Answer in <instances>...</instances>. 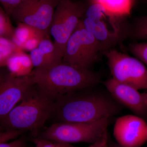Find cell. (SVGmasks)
<instances>
[{
  "label": "cell",
  "mask_w": 147,
  "mask_h": 147,
  "mask_svg": "<svg viewBox=\"0 0 147 147\" xmlns=\"http://www.w3.org/2000/svg\"><path fill=\"white\" fill-rule=\"evenodd\" d=\"M98 85L59 98L55 101L52 116L56 118L57 122L88 123L111 118L121 113L123 106L106 88Z\"/></svg>",
  "instance_id": "cell-1"
},
{
  "label": "cell",
  "mask_w": 147,
  "mask_h": 147,
  "mask_svg": "<svg viewBox=\"0 0 147 147\" xmlns=\"http://www.w3.org/2000/svg\"><path fill=\"white\" fill-rule=\"evenodd\" d=\"M32 81L51 99L71 92L97 86L101 77L97 73L61 62L44 68H35L30 74Z\"/></svg>",
  "instance_id": "cell-2"
},
{
  "label": "cell",
  "mask_w": 147,
  "mask_h": 147,
  "mask_svg": "<svg viewBox=\"0 0 147 147\" xmlns=\"http://www.w3.org/2000/svg\"><path fill=\"white\" fill-rule=\"evenodd\" d=\"M55 102L34 84L1 123L7 131H30L36 137L52 117Z\"/></svg>",
  "instance_id": "cell-3"
},
{
  "label": "cell",
  "mask_w": 147,
  "mask_h": 147,
  "mask_svg": "<svg viewBox=\"0 0 147 147\" xmlns=\"http://www.w3.org/2000/svg\"><path fill=\"white\" fill-rule=\"evenodd\" d=\"M126 17L110 13L100 4L92 1L86 7L82 22L96 40L100 52L104 53L129 35L130 26Z\"/></svg>",
  "instance_id": "cell-4"
},
{
  "label": "cell",
  "mask_w": 147,
  "mask_h": 147,
  "mask_svg": "<svg viewBox=\"0 0 147 147\" xmlns=\"http://www.w3.org/2000/svg\"><path fill=\"white\" fill-rule=\"evenodd\" d=\"M110 118L88 123L57 122L38 137L50 141L71 144H92L100 140L108 130Z\"/></svg>",
  "instance_id": "cell-5"
},
{
  "label": "cell",
  "mask_w": 147,
  "mask_h": 147,
  "mask_svg": "<svg viewBox=\"0 0 147 147\" xmlns=\"http://www.w3.org/2000/svg\"><path fill=\"white\" fill-rule=\"evenodd\" d=\"M86 7L83 3L72 0H60L56 7L50 33L63 59L67 43L82 20Z\"/></svg>",
  "instance_id": "cell-6"
},
{
  "label": "cell",
  "mask_w": 147,
  "mask_h": 147,
  "mask_svg": "<svg viewBox=\"0 0 147 147\" xmlns=\"http://www.w3.org/2000/svg\"><path fill=\"white\" fill-rule=\"evenodd\" d=\"M112 78L138 90H147V69L138 59L115 49L104 52Z\"/></svg>",
  "instance_id": "cell-7"
},
{
  "label": "cell",
  "mask_w": 147,
  "mask_h": 147,
  "mask_svg": "<svg viewBox=\"0 0 147 147\" xmlns=\"http://www.w3.org/2000/svg\"><path fill=\"white\" fill-rule=\"evenodd\" d=\"M99 52L98 43L92 35L84 28L81 20L67 43L62 61L90 69L97 59Z\"/></svg>",
  "instance_id": "cell-8"
},
{
  "label": "cell",
  "mask_w": 147,
  "mask_h": 147,
  "mask_svg": "<svg viewBox=\"0 0 147 147\" xmlns=\"http://www.w3.org/2000/svg\"><path fill=\"white\" fill-rule=\"evenodd\" d=\"M0 122L19 102L33 85L30 74L16 76L8 69L0 68Z\"/></svg>",
  "instance_id": "cell-9"
},
{
  "label": "cell",
  "mask_w": 147,
  "mask_h": 147,
  "mask_svg": "<svg viewBox=\"0 0 147 147\" xmlns=\"http://www.w3.org/2000/svg\"><path fill=\"white\" fill-rule=\"evenodd\" d=\"M60 0H33L12 17L48 35L56 7Z\"/></svg>",
  "instance_id": "cell-10"
},
{
  "label": "cell",
  "mask_w": 147,
  "mask_h": 147,
  "mask_svg": "<svg viewBox=\"0 0 147 147\" xmlns=\"http://www.w3.org/2000/svg\"><path fill=\"white\" fill-rule=\"evenodd\" d=\"M113 134L120 146L140 147L147 141V124L136 115L122 116L116 120Z\"/></svg>",
  "instance_id": "cell-11"
},
{
  "label": "cell",
  "mask_w": 147,
  "mask_h": 147,
  "mask_svg": "<svg viewBox=\"0 0 147 147\" xmlns=\"http://www.w3.org/2000/svg\"><path fill=\"white\" fill-rule=\"evenodd\" d=\"M104 86L114 98L123 107L128 108L136 115L142 118L147 116V107L139 90L112 78L105 81Z\"/></svg>",
  "instance_id": "cell-12"
},
{
  "label": "cell",
  "mask_w": 147,
  "mask_h": 147,
  "mask_svg": "<svg viewBox=\"0 0 147 147\" xmlns=\"http://www.w3.org/2000/svg\"><path fill=\"white\" fill-rule=\"evenodd\" d=\"M5 65L9 71L16 76L29 75L33 67L30 55L24 53L20 48L9 58Z\"/></svg>",
  "instance_id": "cell-13"
},
{
  "label": "cell",
  "mask_w": 147,
  "mask_h": 147,
  "mask_svg": "<svg viewBox=\"0 0 147 147\" xmlns=\"http://www.w3.org/2000/svg\"><path fill=\"white\" fill-rule=\"evenodd\" d=\"M35 36L48 37L49 35L39 30L24 23H18L15 28L11 41L15 45L22 49L25 42Z\"/></svg>",
  "instance_id": "cell-14"
},
{
  "label": "cell",
  "mask_w": 147,
  "mask_h": 147,
  "mask_svg": "<svg viewBox=\"0 0 147 147\" xmlns=\"http://www.w3.org/2000/svg\"><path fill=\"white\" fill-rule=\"evenodd\" d=\"M104 7L110 13L127 16L131 13L134 0H92Z\"/></svg>",
  "instance_id": "cell-15"
},
{
  "label": "cell",
  "mask_w": 147,
  "mask_h": 147,
  "mask_svg": "<svg viewBox=\"0 0 147 147\" xmlns=\"http://www.w3.org/2000/svg\"><path fill=\"white\" fill-rule=\"evenodd\" d=\"M38 48L47 58L51 65L62 62L63 58L58 54L55 43L48 37H45L40 40Z\"/></svg>",
  "instance_id": "cell-16"
},
{
  "label": "cell",
  "mask_w": 147,
  "mask_h": 147,
  "mask_svg": "<svg viewBox=\"0 0 147 147\" xmlns=\"http://www.w3.org/2000/svg\"><path fill=\"white\" fill-rule=\"evenodd\" d=\"M138 40H147V16L139 17L130 25L129 35Z\"/></svg>",
  "instance_id": "cell-17"
},
{
  "label": "cell",
  "mask_w": 147,
  "mask_h": 147,
  "mask_svg": "<svg viewBox=\"0 0 147 147\" xmlns=\"http://www.w3.org/2000/svg\"><path fill=\"white\" fill-rule=\"evenodd\" d=\"M14 30L15 28L11 24L9 15L0 7V37L11 40Z\"/></svg>",
  "instance_id": "cell-18"
},
{
  "label": "cell",
  "mask_w": 147,
  "mask_h": 147,
  "mask_svg": "<svg viewBox=\"0 0 147 147\" xmlns=\"http://www.w3.org/2000/svg\"><path fill=\"white\" fill-rule=\"evenodd\" d=\"M33 0H0L4 10L9 16H12L24 8Z\"/></svg>",
  "instance_id": "cell-19"
},
{
  "label": "cell",
  "mask_w": 147,
  "mask_h": 147,
  "mask_svg": "<svg viewBox=\"0 0 147 147\" xmlns=\"http://www.w3.org/2000/svg\"><path fill=\"white\" fill-rule=\"evenodd\" d=\"M128 49L137 59L147 66V42L129 44Z\"/></svg>",
  "instance_id": "cell-20"
},
{
  "label": "cell",
  "mask_w": 147,
  "mask_h": 147,
  "mask_svg": "<svg viewBox=\"0 0 147 147\" xmlns=\"http://www.w3.org/2000/svg\"><path fill=\"white\" fill-rule=\"evenodd\" d=\"M30 57L35 68H44L52 66L38 47L30 51Z\"/></svg>",
  "instance_id": "cell-21"
},
{
  "label": "cell",
  "mask_w": 147,
  "mask_h": 147,
  "mask_svg": "<svg viewBox=\"0 0 147 147\" xmlns=\"http://www.w3.org/2000/svg\"><path fill=\"white\" fill-rule=\"evenodd\" d=\"M32 141L34 144V147H76L71 144L50 141L38 137Z\"/></svg>",
  "instance_id": "cell-22"
},
{
  "label": "cell",
  "mask_w": 147,
  "mask_h": 147,
  "mask_svg": "<svg viewBox=\"0 0 147 147\" xmlns=\"http://www.w3.org/2000/svg\"><path fill=\"white\" fill-rule=\"evenodd\" d=\"M25 131L20 130H7L0 132V143L13 140L23 134Z\"/></svg>",
  "instance_id": "cell-23"
},
{
  "label": "cell",
  "mask_w": 147,
  "mask_h": 147,
  "mask_svg": "<svg viewBox=\"0 0 147 147\" xmlns=\"http://www.w3.org/2000/svg\"><path fill=\"white\" fill-rule=\"evenodd\" d=\"M45 37L35 36L30 38L25 42L22 50L31 51L38 47L40 40Z\"/></svg>",
  "instance_id": "cell-24"
},
{
  "label": "cell",
  "mask_w": 147,
  "mask_h": 147,
  "mask_svg": "<svg viewBox=\"0 0 147 147\" xmlns=\"http://www.w3.org/2000/svg\"><path fill=\"white\" fill-rule=\"evenodd\" d=\"M0 147H26V142L24 139L21 138L11 142H1Z\"/></svg>",
  "instance_id": "cell-25"
},
{
  "label": "cell",
  "mask_w": 147,
  "mask_h": 147,
  "mask_svg": "<svg viewBox=\"0 0 147 147\" xmlns=\"http://www.w3.org/2000/svg\"><path fill=\"white\" fill-rule=\"evenodd\" d=\"M108 135L107 131L100 140L94 144H91L90 146L87 147H102L105 143L108 142Z\"/></svg>",
  "instance_id": "cell-26"
},
{
  "label": "cell",
  "mask_w": 147,
  "mask_h": 147,
  "mask_svg": "<svg viewBox=\"0 0 147 147\" xmlns=\"http://www.w3.org/2000/svg\"><path fill=\"white\" fill-rule=\"evenodd\" d=\"M108 144L109 147H127L122 146H120L117 143L111 142L109 141V139H108Z\"/></svg>",
  "instance_id": "cell-27"
},
{
  "label": "cell",
  "mask_w": 147,
  "mask_h": 147,
  "mask_svg": "<svg viewBox=\"0 0 147 147\" xmlns=\"http://www.w3.org/2000/svg\"><path fill=\"white\" fill-rule=\"evenodd\" d=\"M6 62L0 53V68L2 67L3 66L5 65Z\"/></svg>",
  "instance_id": "cell-28"
},
{
  "label": "cell",
  "mask_w": 147,
  "mask_h": 147,
  "mask_svg": "<svg viewBox=\"0 0 147 147\" xmlns=\"http://www.w3.org/2000/svg\"><path fill=\"white\" fill-rule=\"evenodd\" d=\"M142 94L143 95V98H144L145 104H146L147 107V92L143 93H142Z\"/></svg>",
  "instance_id": "cell-29"
},
{
  "label": "cell",
  "mask_w": 147,
  "mask_h": 147,
  "mask_svg": "<svg viewBox=\"0 0 147 147\" xmlns=\"http://www.w3.org/2000/svg\"><path fill=\"white\" fill-rule=\"evenodd\" d=\"M109 147V146H108V142H106V143H105V144L104 145V146H103V147Z\"/></svg>",
  "instance_id": "cell-30"
},
{
  "label": "cell",
  "mask_w": 147,
  "mask_h": 147,
  "mask_svg": "<svg viewBox=\"0 0 147 147\" xmlns=\"http://www.w3.org/2000/svg\"><path fill=\"white\" fill-rule=\"evenodd\" d=\"M1 131H0V132H1Z\"/></svg>",
  "instance_id": "cell-31"
}]
</instances>
